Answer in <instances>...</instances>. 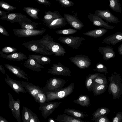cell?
Listing matches in <instances>:
<instances>
[{
    "mask_svg": "<svg viewBox=\"0 0 122 122\" xmlns=\"http://www.w3.org/2000/svg\"><path fill=\"white\" fill-rule=\"evenodd\" d=\"M53 38L47 34L40 39L34 41L47 48L56 56H64L66 53L64 48L60 44L55 42Z\"/></svg>",
    "mask_w": 122,
    "mask_h": 122,
    "instance_id": "1",
    "label": "cell"
},
{
    "mask_svg": "<svg viewBox=\"0 0 122 122\" xmlns=\"http://www.w3.org/2000/svg\"><path fill=\"white\" fill-rule=\"evenodd\" d=\"M110 82L108 92L112 94L113 99H119L122 94V78L120 74L114 72L108 77Z\"/></svg>",
    "mask_w": 122,
    "mask_h": 122,
    "instance_id": "2",
    "label": "cell"
},
{
    "mask_svg": "<svg viewBox=\"0 0 122 122\" xmlns=\"http://www.w3.org/2000/svg\"><path fill=\"white\" fill-rule=\"evenodd\" d=\"M74 87V83H73L57 91L44 92L46 96V102L66 97L73 92Z\"/></svg>",
    "mask_w": 122,
    "mask_h": 122,
    "instance_id": "3",
    "label": "cell"
},
{
    "mask_svg": "<svg viewBox=\"0 0 122 122\" xmlns=\"http://www.w3.org/2000/svg\"><path fill=\"white\" fill-rule=\"evenodd\" d=\"M66 83V81L63 79L56 77L50 78L42 88L43 92H53L61 89Z\"/></svg>",
    "mask_w": 122,
    "mask_h": 122,
    "instance_id": "4",
    "label": "cell"
},
{
    "mask_svg": "<svg viewBox=\"0 0 122 122\" xmlns=\"http://www.w3.org/2000/svg\"><path fill=\"white\" fill-rule=\"evenodd\" d=\"M28 50L34 52L45 55H52L53 54L49 49L45 46L37 43L34 40L22 44Z\"/></svg>",
    "mask_w": 122,
    "mask_h": 122,
    "instance_id": "5",
    "label": "cell"
},
{
    "mask_svg": "<svg viewBox=\"0 0 122 122\" xmlns=\"http://www.w3.org/2000/svg\"><path fill=\"white\" fill-rule=\"evenodd\" d=\"M58 40L61 42L67 45L72 48L77 49L82 45L83 41L85 39L81 36H61L58 38Z\"/></svg>",
    "mask_w": 122,
    "mask_h": 122,
    "instance_id": "6",
    "label": "cell"
},
{
    "mask_svg": "<svg viewBox=\"0 0 122 122\" xmlns=\"http://www.w3.org/2000/svg\"><path fill=\"white\" fill-rule=\"evenodd\" d=\"M69 59L76 66L82 69L88 68L92 63L90 58L85 55H77Z\"/></svg>",
    "mask_w": 122,
    "mask_h": 122,
    "instance_id": "7",
    "label": "cell"
},
{
    "mask_svg": "<svg viewBox=\"0 0 122 122\" xmlns=\"http://www.w3.org/2000/svg\"><path fill=\"white\" fill-rule=\"evenodd\" d=\"M61 103V102H59L40 103L39 108L41 111L42 115L46 119L59 107Z\"/></svg>",
    "mask_w": 122,
    "mask_h": 122,
    "instance_id": "8",
    "label": "cell"
},
{
    "mask_svg": "<svg viewBox=\"0 0 122 122\" xmlns=\"http://www.w3.org/2000/svg\"><path fill=\"white\" fill-rule=\"evenodd\" d=\"M51 68L48 69L47 72L54 75L70 76L71 72L69 69L60 62H58L56 64H53Z\"/></svg>",
    "mask_w": 122,
    "mask_h": 122,
    "instance_id": "9",
    "label": "cell"
},
{
    "mask_svg": "<svg viewBox=\"0 0 122 122\" xmlns=\"http://www.w3.org/2000/svg\"><path fill=\"white\" fill-rule=\"evenodd\" d=\"M46 30H32L22 29H15L13 31L15 35L19 37H28L42 35L45 32Z\"/></svg>",
    "mask_w": 122,
    "mask_h": 122,
    "instance_id": "10",
    "label": "cell"
},
{
    "mask_svg": "<svg viewBox=\"0 0 122 122\" xmlns=\"http://www.w3.org/2000/svg\"><path fill=\"white\" fill-rule=\"evenodd\" d=\"M8 95L9 99V107L14 116L18 122H21L20 100L19 99L16 101L15 100L10 93H8Z\"/></svg>",
    "mask_w": 122,
    "mask_h": 122,
    "instance_id": "11",
    "label": "cell"
},
{
    "mask_svg": "<svg viewBox=\"0 0 122 122\" xmlns=\"http://www.w3.org/2000/svg\"><path fill=\"white\" fill-rule=\"evenodd\" d=\"M94 14L108 23L117 24L120 22L119 19L113 15L108 9L96 10Z\"/></svg>",
    "mask_w": 122,
    "mask_h": 122,
    "instance_id": "12",
    "label": "cell"
},
{
    "mask_svg": "<svg viewBox=\"0 0 122 122\" xmlns=\"http://www.w3.org/2000/svg\"><path fill=\"white\" fill-rule=\"evenodd\" d=\"M64 17L67 23L76 30H81L84 27L82 22L78 18L76 13L74 15L64 13Z\"/></svg>",
    "mask_w": 122,
    "mask_h": 122,
    "instance_id": "13",
    "label": "cell"
},
{
    "mask_svg": "<svg viewBox=\"0 0 122 122\" xmlns=\"http://www.w3.org/2000/svg\"><path fill=\"white\" fill-rule=\"evenodd\" d=\"M6 78L5 80L6 83L16 93L19 94L20 92L26 93V92L22 85L21 81L11 78L7 74Z\"/></svg>",
    "mask_w": 122,
    "mask_h": 122,
    "instance_id": "14",
    "label": "cell"
},
{
    "mask_svg": "<svg viewBox=\"0 0 122 122\" xmlns=\"http://www.w3.org/2000/svg\"><path fill=\"white\" fill-rule=\"evenodd\" d=\"M44 24L50 29H54L63 27L67 24L64 17L62 16L46 22Z\"/></svg>",
    "mask_w": 122,
    "mask_h": 122,
    "instance_id": "15",
    "label": "cell"
},
{
    "mask_svg": "<svg viewBox=\"0 0 122 122\" xmlns=\"http://www.w3.org/2000/svg\"><path fill=\"white\" fill-rule=\"evenodd\" d=\"M87 17L94 25L103 27L108 29H112L114 28V26L110 25L108 23L105 21L94 14L88 15Z\"/></svg>",
    "mask_w": 122,
    "mask_h": 122,
    "instance_id": "16",
    "label": "cell"
},
{
    "mask_svg": "<svg viewBox=\"0 0 122 122\" xmlns=\"http://www.w3.org/2000/svg\"><path fill=\"white\" fill-rule=\"evenodd\" d=\"M5 67L10 72L18 78L28 81L29 77L28 74L21 69L20 67L16 66L6 64H4Z\"/></svg>",
    "mask_w": 122,
    "mask_h": 122,
    "instance_id": "17",
    "label": "cell"
},
{
    "mask_svg": "<svg viewBox=\"0 0 122 122\" xmlns=\"http://www.w3.org/2000/svg\"><path fill=\"white\" fill-rule=\"evenodd\" d=\"M22 85L30 94L34 97L38 93L43 92L42 88L29 82L21 81Z\"/></svg>",
    "mask_w": 122,
    "mask_h": 122,
    "instance_id": "18",
    "label": "cell"
},
{
    "mask_svg": "<svg viewBox=\"0 0 122 122\" xmlns=\"http://www.w3.org/2000/svg\"><path fill=\"white\" fill-rule=\"evenodd\" d=\"M122 41V33L117 32L105 37L102 43L115 45Z\"/></svg>",
    "mask_w": 122,
    "mask_h": 122,
    "instance_id": "19",
    "label": "cell"
},
{
    "mask_svg": "<svg viewBox=\"0 0 122 122\" xmlns=\"http://www.w3.org/2000/svg\"><path fill=\"white\" fill-rule=\"evenodd\" d=\"M26 15L21 13H10L4 16H2L0 19L6 20L10 23H13L15 22L18 23L22 19L27 18Z\"/></svg>",
    "mask_w": 122,
    "mask_h": 122,
    "instance_id": "20",
    "label": "cell"
},
{
    "mask_svg": "<svg viewBox=\"0 0 122 122\" xmlns=\"http://www.w3.org/2000/svg\"><path fill=\"white\" fill-rule=\"evenodd\" d=\"M0 55L2 57L11 61H20L27 58L25 55L21 52H15L9 54H7L0 51Z\"/></svg>",
    "mask_w": 122,
    "mask_h": 122,
    "instance_id": "21",
    "label": "cell"
},
{
    "mask_svg": "<svg viewBox=\"0 0 122 122\" xmlns=\"http://www.w3.org/2000/svg\"><path fill=\"white\" fill-rule=\"evenodd\" d=\"M99 51L103 55V58L107 61L109 59L114 58L115 56V53L113 48L110 46L99 47Z\"/></svg>",
    "mask_w": 122,
    "mask_h": 122,
    "instance_id": "22",
    "label": "cell"
},
{
    "mask_svg": "<svg viewBox=\"0 0 122 122\" xmlns=\"http://www.w3.org/2000/svg\"><path fill=\"white\" fill-rule=\"evenodd\" d=\"M21 64L26 68L33 71H41L42 69L44 68V67L42 65L39 64L34 59L29 57L24 63Z\"/></svg>",
    "mask_w": 122,
    "mask_h": 122,
    "instance_id": "23",
    "label": "cell"
},
{
    "mask_svg": "<svg viewBox=\"0 0 122 122\" xmlns=\"http://www.w3.org/2000/svg\"><path fill=\"white\" fill-rule=\"evenodd\" d=\"M108 84H100L92 81L91 85V91L93 92L94 95L98 96L104 93L107 89Z\"/></svg>",
    "mask_w": 122,
    "mask_h": 122,
    "instance_id": "24",
    "label": "cell"
},
{
    "mask_svg": "<svg viewBox=\"0 0 122 122\" xmlns=\"http://www.w3.org/2000/svg\"><path fill=\"white\" fill-rule=\"evenodd\" d=\"M18 23L21 29L32 30H36L39 24L38 23L33 22L27 18L22 19Z\"/></svg>",
    "mask_w": 122,
    "mask_h": 122,
    "instance_id": "25",
    "label": "cell"
},
{
    "mask_svg": "<svg viewBox=\"0 0 122 122\" xmlns=\"http://www.w3.org/2000/svg\"><path fill=\"white\" fill-rule=\"evenodd\" d=\"M28 56L37 63L42 65L50 64L51 62V60L50 58L46 56L40 55L29 54Z\"/></svg>",
    "mask_w": 122,
    "mask_h": 122,
    "instance_id": "26",
    "label": "cell"
},
{
    "mask_svg": "<svg viewBox=\"0 0 122 122\" xmlns=\"http://www.w3.org/2000/svg\"><path fill=\"white\" fill-rule=\"evenodd\" d=\"M63 112L70 116L80 119L84 118L88 116L87 114L84 112L72 108L66 109Z\"/></svg>",
    "mask_w": 122,
    "mask_h": 122,
    "instance_id": "27",
    "label": "cell"
},
{
    "mask_svg": "<svg viewBox=\"0 0 122 122\" xmlns=\"http://www.w3.org/2000/svg\"><path fill=\"white\" fill-rule=\"evenodd\" d=\"M55 120L59 122H86L80 119L75 118L66 114H58Z\"/></svg>",
    "mask_w": 122,
    "mask_h": 122,
    "instance_id": "28",
    "label": "cell"
},
{
    "mask_svg": "<svg viewBox=\"0 0 122 122\" xmlns=\"http://www.w3.org/2000/svg\"><path fill=\"white\" fill-rule=\"evenodd\" d=\"M107 31V29L105 28H99L84 32L83 34L94 38H98L105 34Z\"/></svg>",
    "mask_w": 122,
    "mask_h": 122,
    "instance_id": "29",
    "label": "cell"
},
{
    "mask_svg": "<svg viewBox=\"0 0 122 122\" xmlns=\"http://www.w3.org/2000/svg\"><path fill=\"white\" fill-rule=\"evenodd\" d=\"M73 102L83 107H88L91 104L90 97L88 96L85 95L79 96L78 98L74 100Z\"/></svg>",
    "mask_w": 122,
    "mask_h": 122,
    "instance_id": "30",
    "label": "cell"
},
{
    "mask_svg": "<svg viewBox=\"0 0 122 122\" xmlns=\"http://www.w3.org/2000/svg\"><path fill=\"white\" fill-rule=\"evenodd\" d=\"M110 112V110L108 108L105 107L99 108L92 114L93 116L92 120L95 121L101 116L107 115Z\"/></svg>",
    "mask_w": 122,
    "mask_h": 122,
    "instance_id": "31",
    "label": "cell"
},
{
    "mask_svg": "<svg viewBox=\"0 0 122 122\" xmlns=\"http://www.w3.org/2000/svg\"><path fill=\"white\" fill-rule=\"evenodd\" d=\"M61 16L58 11H49L45 13L42 20L43 22H46Z\"/></svg>",
    "mask_w": 122,
    "mask_h": 122,
    "instance_id": "32",
    "label": "cell"
},
{
    "mask_svg": "<svg viewBox=\"0 0 122 122\" xmlns=\"http://www.w3.org/2000/svg\"><path fill=\"white\" fill-rule=\"evenodd\" d=\"M23 10L30 16L35 19H38L39 18L38 14L40 10L39 9L34 7H25Z\"/></svg>",
    "mask_w": 122,
    "mask_h": 122,
    "instance_id": "33",
    "label": "cell"
},
{
    "mask_svg": "<svg viewBox=\"0 0 122 122\" xmlns=\"http://www.w3.org/2000/svg\"><path fill=\"white\" fill-rule=\"evenodd\" d=\"M110 8L117 13H121L122 7L119 0H109Z\"/></svg>",
    "mask_w": 122,
    "mask_h": 122,
    "instance_id": "34",
    "label": "cell"
},
{
    "mask_svg": "<svg viewBox=\"0 0 122 122\" xmlns=\"http://www.w3.org/2000/svg\"><path fill=\"white\" fill-rule=\"evenodd\" d=\"M33 113L30 109L23 107L22 114L23 122H28L33 115Z\"/></svg>",
    "mask_w": 122,
    "mask_h": 122,
    "instance_id": "35",
    "label": "cell"
},
{
    "mask_svg": "<svg viewBox=\"0 0 122 122\" xmlns=\"http://www.w3.org/2000/svg\"><path fill=\"white\" fill-rule=\"evenodd\" d=\"M98 73L90 74L86 77L85 82V86L87 90L89 91H91V85L92 80L97 77Z\"/></svg>",
    "mask_w": 122,
    "mask_h": 122,
    "instance_id": "36",
    "label": "cell"
},
{
    "mask_svg": "<svg viewBox=\"0 0 122 122\" xmlns=\"http://www.w3.org/2000/svg\"><path fill=\"white\" fill-rule=\"evenodd\" d=\"M92 81L97 83L105 84H108V82L106 77L102 74L98 73V76L93 79Z\"/></svg>",
    "mask_w": 122,
    "mask_h": 122,
    "instance_id": "37",
    "label": "cell"
},
{
    "mask_svg": "<svg viewBox=\"0 0 122 122\" xmlns=\"http://www.w3.org/2000/svg\"><path fill=\"white\" fill-rule=\"evenodd\" d=\"M34 98L36 102L39 103L46 102V96L43 92L38 93L35 96Z\"/></svg>",
    "mask_w": 122,
    "mask_h": 122,
    "instance_id": "38",
    "label": "cell"
},
{
    "mask_svg": "<svg viewBox=\"0 0 122 122\" xmlns=\"http://www.w3.org/2000/svg\"><path fill=\"white\" fill-rule=\"evenodd\" d=\"M77 32V30L71 28L58 30L55 31V32L56 34L64 35L73 34L76 33Z\"/></svg>",
    "mask_w": 122,
    "mask_h": 122,
    "instance_id": "39",
    "label": "cell"
},
{
    "mask_svg": "<svg viewBox=\"0 0 122 122\" xmlns=\"http://www.w3.org/2000/svg\"><path fill=\"white\" fill-rule=\"evenodd\" d=\"M56 1L62 7L64 8L73 6L74 4V3L73 2L69 0H56Z\"/></svg>",
    "mask_w": 122,
    "mask_h": 122,
    "instance_id": "40",
    "label": "cell"
},
{
    "mask_svg": "<svg viewBox=\"0 0 122 122\" xmlns=\"http://www.w3.org/2000/svg\"><path fill=\"white\" fill-rule=\"evenodd\" d=\"M0 7L4 10L8 11H12L16 8V7L3 1H0Z\"/></svg>",
    "mask_w": 122,
    "mask_h": 122,
    "instance_id": "41",
    "label": "cell"
},
{
    "mask_svg": "<svg viewBox=\"0 0 122 122\" xmlns=\"http://www.w3.org/2000/svg\"><path fill=\"white\" fill-rule=\"evenodd\" d=\"M95 71L97 72L104 73L105 74L108 73L107 67L103 64L99 63L96 65Z\"/></svg>",
    "mask_w": 122,
    "mask_h": 122,
    "instance_id": "42",
    "label": "cell"
},
{
    "mask_svg": "<svg viewBox=\"0 0 122 122\" xmlns=\"http://www.w3.org/2000/svg\"><path fill=\"white\" fill-rule=\"evenodd\" d=\"M17 50V49L14 47L5 46L1 50V51L3 53L10 54L15 53Z\"/></svg>",
    "mask_w": 122,
    "mask_h": 122,
    "instance_id": "43",
    "label": "cell"
},
{
    "mask_svg": "<svg viewBox=\"0 0 122 122\" xmlns=\"http://www.w3.org/2000/svg\"><path fill=\"white\" fill-rule=\"evenodd\" d=\"M122 112H120L117 113L115 116L113 118L112 122H122Z\"/></svg>",
    "mask_w": 122,
    "mask_h": 122,
    "instance_id": "44",
    "label": "cell"
},
{
    "mask_svg": "<svg viewBox=\"0 0 122 122\" xmlns=\"http://www.w3.org/2000/svg\"><path fill=\"white\" fill-rule=\"evenodd\" d=\"M94 121L95 122H110L107 115L101 116Z\"/></svg>",
    "mask_w": 122,
    "mask_h": 122,
    "instance_id": "45",
    "label": "cell"
},
{
    "mask_svg": "<svg viewBox=\"0 0 122 122\" xmlns=\"http://www.w3.org/2000/svg\"><path fill=\"white\" fill-rule=\"evenodd\" d=\"M28 122H41L37 115L33 113V115Z\"/></svg>",
    "mask_w": 122,
    "mask_h": 122,
    "instance_id": "46",
    "label": "cell"
},
{
    "mask_svg": "<svg viewBox=\"0 0 122 122\" xmlns=\"http://www.w3.org/2000/svg\"><path fill=\"white\" fill-rule=\"evenodd\" d=\"M39 3L43 4L46 7H49L50 6V3L47 0H35Z\"/></svg>",
    "mask_w": 122,
    "mask_h": 122,
    "instance_id": "47",
    "label": "cell"
},
{
    "mask_svg": "<svg viewBox=\"0 0 122 122\" xmlns=\"http://www.w3.org/2000/svg\"><path fill=\"white\" fill-rule=\"evenodd\" d=\"M0 33L4 35L8 36L9 34L5 28L0 25Z\"/></svg>",
    "mask_w": 122,
    "mask_h": 122,
    "instance_id": "48",
    "label": "cell"
},
{
    "mask_svg": "<svg viewBox=\"0 0 122 122\" xmlns=\"http://www.w3.org/2000/svg\"><path fill=\"white\" fill-rule=\"evenodd\" d=\"M0 71L3 74L6 75L7 74L5 69L2 65L0 64Z\"/></svg>",
    "mask_w": 122,
    "mask_h": 122,
    "instance_id": "49",
    "label": "cell"
},
{
    "mask_svg": "<svg viewBox=\"0 0 122 122\" xmlns=\"http://www.w3.org/2000/svg\"><path fill=\"white\" fill-rule=\"evenodd\" d=\"M118 51L119 54L122 56V44H121L118 47Z\"/></svg>",
    "mask_w": 122,
    "mask_h": 122,
    "instance_id": "50",
    "label": "cell"
},
{
    "mask_svg": "<svg viewBox=\"0 0 122 122\" xmlns=\"http://www.w3.org/2000/svg\"><path fill=\"white\" fill-rule=\"evenodd\" d=\"M8 12L2 11L0 10V16H4L7 15Z\"/></svg>",
    "mask_w": 122,
    "mask_h": 122,
    "instance_id": "51",
    "label": "cell"
},
{
    "mask_svg": "<svg viewBox=\"0 0 122 122\" xmlns=\"http://www.w3.org/2000/svg\"><path fill=\"white\" fill-rule=\"evenodd\" d=\"M48 122H56V121L54 119L50 117L49 118Z\"/></svg>",
    "mask_w": 122,
    "mask_h": 122,
    "instance_id": "52",
    "label": "cell"
},
{
    "mask_svg": "<svg viewBox=\"0 0 122 122\" xmlns=\"http://www.w3.org/2000/svg\"><path fill=\"white\" fill-rule=\"evenodd\" d=\"M0 122H8L6 120L0 117Z\"/></svg>",
    "mask_w": 122,
    "mask_h": 122,
    "instance_id": "53",
    "label": "cell"
},
{
    "mask_svg": "<svg viewBox=\"0 0 122 122\" xmlns=\"http://www.w3.org/2000/svg\"><path fill=\"white\" fill-rule=\"evenodd\" d=\"M56 122H59L57 121H56Z\"/></svg>",
    "mask_w": 122,
    "mask_h": 122,
    "instance_id": "54",
    "label": "cell"
}]
</instances>
